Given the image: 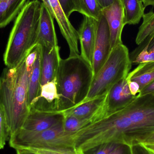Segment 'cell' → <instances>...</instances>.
I'll list each match as a JSON object with an SVG mask.
<instances>
[{
    "mask_svg": "<svg viewBox=\"0 0 154 154\" xmlns=\"http://www.w3.org/2000/svg\"><path fill=\"white\" fill-rule=\"evenodd\" d=\"M27 0H0V29L17 17Z\"/></svg>",
    "mask_w": 154,
    "mask_h": 154,
    "instance_id": "cell-19",
    "label": "cell"
},
{
    "mask_svg": "<svg viewBox=\"0 0 154 154\" xmlns=\"http://www.w3.org/2000/svg\"><path fill=\"white\" fill-rule=\"evenodd\" d=\"M93 78L92 68L80 55L61 59L56 77L58 112L75 107L82 102L88 95Z\"/></svg>",
    "mask_w": 154,
    "mask_h": 154,
    "instance_id": "cell-4",
    "label": "cell"
},
{
    "mask_svg": "<svg viewBox=\"0 0 154 154\" xmlns=\"http://www.w3.org/2000/svg\"><path fill=\"white\" fill-rule=\"evenodd\" d=\"M126 79L127 80L129 90L131 94L133 96H137L141 92L140 86L138 85V83H137L135 82L128 79L127 77Z\"/></svg>",
    "mask_w": 154,
    "mask_h": 154,
    "instance_id": "cell-31",
    "label": "cell"
},
{
    "mask_svg": "<svg viewBox=\"0 0 154 154\" xmlns=\"http://www.w3.org/2000/svg\"><path fill=\"white\" fill-rule=\"evenodd\" d=\"M109 154H133L132 146L127 144L119 143Z\"/></svg>",
    "mask_w": 154,
    "mask_h": 154,
    "instance_id": "cell-30",
    "label": "cell"
},
{
    "mask_svg": "<svg viewBox=\"0 0 154 154\" xmlns=\"http://www.w3.org/2000/svg\"><path fill=\"white\" fill-rule=\"evenodd\" d=\"M149 152L154 154V142H144L141 143Z\"/></svg>",
    "mask_w": 154,
    "mask_h": 154,
    "instance_id": "cell-35",
    "label": "cell"
},
{
    "mask_svg": "<svg viewBox=\"0 0 154 154\" xmlns=\"http://www.w3.org/2000/svg\"><path fill=\"white\" fill-rule=\"evenodd\" d=\"M111 51L109 29L106 20L102 14L98 22L93 57V77L105 64Z\"/></svg>",
    "mask_w": 154,
    "mask_h": 154,
    "instance_id": "cell-9",
    "label": "cell"
},
{
    "mask_svg": "<svg viewBox=\"0 0 154 154\" xmlns=\"http://www.w3.org/2000/svg\"><path fill=\"white\" fill-rule=\"evenodd\" d=\"M37 44L48 48L58 46L54 26V17L50 9L43 2H42Z\"/></svg>",
    "mask_w": 154,
    "mask_h": 154,
    "instance_id": "cell-14",
    "label": "cell"
},
{
    "mask_svg": "<svg viewBox=\"0 0 154 154\" xmlns=\"http://www.w3.org/2000/svg\"><path fill=\"white\" fill-rule=\"evenodd\" d=\"M136 97L130 92L126 78L121 80L108 92L106 102V116L124 108Z\"/></svg>",
    "mask_w": 154,
    "mask_h": 154,
    "instance_id": "cell-13",
    "label": "cell"
},
{
    "mask_svg": "<svg viewBox=\"0 0 154 154\" xmlns=\"http://www.w3.org/2000/svg\"><path fill=\"white\" fill-rule=\"evenodd\" d=\"M133 154H153L141 143L132 146Z\"/></svg>",
    "mask_w": 154,
    "mask_h": 154,
    "instance_id": "cell-32",
    "label": "cell"
},
{
    "mask_svg": "<svg viewBox=\"0 0 154 154\" xmlns=\"http://www.w3.org/2000/svg\"><path fill=\"white\" fill-rule=\"evenodd\" d=\"M143 22L139 28L136 38V43L139 45L150 35L154 33V12L152 9L143 16Z\"/></svg>",
    "mask_w": 154,
    "mask_h": 154,
    "instance_id": "cell-21",
    "label": "cell"
},
{
    "mask_svg": "<svg viewBox=\"0 0 154 154\" xmlns=\"http://www.w3.org/2000/svg\"><path fill=\"white\" fill-rule=\"evenodd\" d=\"M10 137V130L6 115L3 108L0 104V149L4 148L6 142Z\"/></svg>",
    "mask_w": 154,
    "mask_h": 154,
    "instance_id": "cell-24",
    "label": "cell"
},
{
    "mask_svg": "<svg viewBox=\"0 0 154 154\" xmlns=\"http://www.w3.org/2000/svg\"><path fill=\"white\" fill-rule=\"evenodd\" d=\"M50 9L54 18L56 19L61 34L65 38L69 50V56L80 55L79 47L78 31L71 24L61 8L58 0H48Z\"/></svg>",
    "mask_w": 154,
    "mask_h": 154,
    "instance_id": "cell-7",
    "label": "cell"
},
{
    "mask_svg": "<svg viewBox=\"0 0 154 154\" xmlns=\"http://www.w3.org/2000/svg\"><path fill=\"white\" fill-rule=\"evenodd\" d=\"M67 18L74 12H79L78 0H58Z\"/></svg>",
    "mask_w": 154,
    "mask_h": 154,
    "instance_id": "cell-28",
    "label": "cell"
},
{
    "mask_svg": "<svg viewBox=\"0 0 154 154\" xmlns=\"http://www.w3.org/2000/svg\"><path fill=\"white\" fill-rule=\"evenodd\" d=\"M143 2L144 6L145 7L148 5L154 6V0H141Z\"/></svg>",
    "mask_w": 154,
    "mask_h": 154,
    "instance_id": "cell-36",
    "label": "cell"
},
{
    "mask_svg": "<svg viewBox=\"0 0 154 154\" xmlns=\"http://www.w3.org/2000/svg\"><path fill=\"white\" fill-rule=\"evenodd\" d=\"M73 134L65 132L63 122L45 131L31 132L21 129L9 139L15 150L40 148H75Z\"/></svg>",
    "mask_w": 154,
    "mask_h": 154,
    "instance_id": "cell-6",
    "label": "cell"
},
{
    "mask_svg": "<svg viewBox=\"0 0 154 154\" xmlns=\"http://www.w3.org/2000/svg\"><path fill=\"white\" fill-rule=\"evenodd\" d=\"M149 61H154V45L148 50L143 49L141 51L131 62L132 65H135Z\"/></svg>",
    "mask_w": 154,
    "mask_h": 154,
    "instance_id": "cell-27",
    "label": "cell"
},
{
    "mask_svg": "<svg viewBox=\"0 0 154 154\" xmlns=\"http://www.w3.org/2000/svg\"><path fill=\"white\" fill-rule=\"evenodd\" d=\"M98 22L91 17L84 16L78 31L81 57L90 66L93 71L94 48L97 37Z\"/></svg>",
    "mask_w": 154,
    "mask_h": 154,
    "instance_id": "cell-8",
    "label": "cell"
},
{
    "mask_svg": "<svg viewBox=\"0 0 154 154\" xmlns=\"http://www.w3.org/2000/svg\"><path fill=\"white\" fill-rule=\"evenodd\" d=\"M91 123V122L89 119H82L71 115H66L64 116L63 128L65 132L74 134Z\"/></svg>",
    "mask_w": 154,
    "mask_h": 154,
    "instance_id": "cell-23",
    "label": "cell"
},
{
    "mask_svg": "<svg viewBox=\"0 0 154 154\" xmlns=\"http://www.w3.org/2000/svg\"><path fill=\"white\" fill-rule=\"evenodd\" d=\"M127 79L138 83L141 91L154 80V61L138 64L135 69L129 72Z\"/></svg>",
    "mask_w": 154,
    "mask_h": 154,
    "instance_id": "cell-18",
    "label": "cell"
},
{
    "mask_svg": "<svg viewBox=\"0 0 154 154\" xmlns=\"http://www.w3.org/2000/svg\"><path fill=\"white\" fill-rule=\"evenodd\" d=\"M42 2L44 3L46 5H47V7L50 9V6L49 4L48 1V0H42Z\"/></svg>",
    "mask_w": 154,
    "mask_h": 154,
    "instance_id": "cell-39",
    "label": "cell"
},
{
    "mask_svg": "<svg viewBox=\"0 0 154 154\" xmlns=\"http://www.w3.org/2000/svg\"><path fill=\"white\" fill-rule=\"evenodd\" d=\"M26 58L16 67L4 69L0 76V104L6 115L10 137L22 128L30 109L28 88L31 75Z\"/></svg>",
    "mask_w": 154,
    "mask_h": 154,
    "instance_id": "cell-2",
    "label": "cell"
},
{
    "mask_svg": "<svg viewBox=\"0 0 154 154\" xmlns=\"http://www.w3.org/2000/svg\"><path fill=\"white\" fill-rule=\"evenodd\" d=\"M60 50L58 46L51 48L41 46V86L53 80L57 77L61 59Z\"/></svg>",
    "mask_w": 154,
    "mask_h": 154,
    "instance_id": "cell-15",
    "label": "cell"
},
{
    "mask_svg": "<svg viewBox=\"0 0 154 154\" xmlns=\"http://www.w3.org/2000/svg\"><path fill=\"white\" fill-rule=\"evenodd\" d=\"M42 3L28 1L15 19L4 54L5 64L17 67L37 45Z\"/></svg>",
    "mask_w": 154,
    "mask_h": 154,
    "instance_id": "cell-3",
    "label": "cell"
},
{
    "mask_svg": "<svg viewBox=\"0 0 154 154\" xmlns=\"http://www.w3.org/2000/svg\"><path fill=\"white\" fill-rule=\"evenodd\" d=\"M119 142H109L95 146L81 152L82 154H109L116 147Z\"/></svg>",
    "mask_w": 154,
    "mask_h": 154,
    "instance_id": "cell-25",
    "label": "cell"
},
{
    "mask_svg": "<svg viewBox=\"0 0 154 154\" xmlns=\"http://www.w3.org/2000/svg\"><path fill=\"white\" fill-rule=\"evenodd\" d=\"M101 9L106 8L112 4L115 0H97Z\"/></svg>",
    "mask_w": 154,
    "mask_h": 154,
    "instance_id": "cell-34",
    "label": "cell"
},
{
    "mask_svg": "<svg viewBox=\"0 0 154 154\" xmlns=\"http://www.w3.org/2000/svg\"><path fill=\"white\" fill-rule=\"evenodd\" d=\"M145 95H154V80L148 86L143 89L138 96Z\"/></svg>",
    "mask_w": 154,
    "mask_h": 154,
    "instance_id": "cell-33",
    "label": "cell"
},
{
    "mask_svg": "<svg viewBox=\"0 0 154 154\" xmlns=\"http://www.w3.org/2000/svg\"><path fill=\"white\" fill-rule=\"evenodd\" d=\"M64 119L62 112H49L30 108L21 129L31 132L45 131L62 123Z\"/></svg>",
    "mask_w": 154,
    "mask_h": 154,
    "instance_id": "cell-10",
    "label": "cell"
},
{
    "mask_svg": "<svg viewBox=\"0 0 154 154\" xmlns=\"http://www.w3.org/2000/svg\"><path fill=\"white\" fill-rule=\"evenodd\" d=\"M25 150L38 154H82L75 148H40Z\"/></svg>",
    "mask_w": 154,
    "mask_h": 154,
    "instance_id": "cell-26",
    "label": "cell"
},
{
    "mask_svg": "<svg viewBox=\"0 0 154 154\" xmlns=\"http://www.w3.org/2000/svg\"><path fill=\"white\" fill-rule=\"evenodd\" d=\"M124 10L125 25L138 24L144 14L145 7L141 0H121Z\"/></svg>",
    "mask_w": 154,
    "mask_h": 154,
    "instance_id": "cell-20",
    "label": "cell"
},
{
    "mask_svg": "<svg viewBox=\"0 0 154 154\" xmlns=\"http://www.w3.org/2000/svg\"><path fill=\"white\" fill-rule=\"evenodd\" d=\"M38 45L37 58L33 66L31 74L30 76L28 88V100L30 106H32L39 95L41 89V46Z\"/></svg>",
    "mask_w": 154,
    "mask_h": 154,
    "instance_id": "cell-17",
    "label": "cell"
},
{
    "mask_svg": "<svg viewBox=\"0 0 154 154\" xmlns=\"http://www.w3.org/2000/svg\"><path fill=\"white\" fill-rule=\"evenodd\" d=\"M79 13L98 21L102 15V9L97 0H78Z\"/></svg>",
    "mask_w": 154,
    "mask_h": 154,
    "instance_id": "cell-22",
    "label": "cell"
},
{
    "mask_svg": "<svg viewBox=\"0 0 154 154\" xmlns=\"http://www.w3.org/2000/svg\"><path fill=\"white\" fill-rule=\"evenodd\" d=\"M154 133V95L137 96L124 108L88 126L91 145L109 142L132 146L145 142Z\"/></svg>",
    "mask_w": 154,
    "mask_h": 154,
    "instance_id": "cell-1",
    "label": "cell"
},
{
    "mask_svg": "<svg viewBox=\"0 0 154 154\" xmlns=\"http://www.w3.org/2000/svg\"><path fill=\"white\" fill-rule=\"evenodd\" d=\"M109 29L111 50L123 43L122 33L124 24V10L121 0H115L109 6L102 9Z\"/></svg>",
    "mask_w": 154,
    "mask_h": 154,
    "instance_id": "cell-11",
    "label": "cell"
},
{
    "mask_svg": "<svg viewBox=\"0 0 154 154\" xmlns=\"http://www.w3.org/2000/svg\"><path fill=\"white\" fill-rule=\"evenodd\" d=\"M145 142H154V133L147 139Z\"/></svg>",
    "mask_w": 154,
    "mask_h": 154,
    "instance_id": "cell-38",
    "label": "cell"
},
{
    "mask_svg": "<svg viewBox=\"0 0 154 154\" xmlns=\"http://www.w3.org/2000/svg\"><path fill=\"white\" fill-rule=\"evenodd\" d=\"M154 45V33L148 37L143 43L138 45V47L133 51L130 54L131 61L135 58L138 53L143 49L148 50L151 47Z\"/></svg>",
    "mask_w": 154,
    "mask_h": 154,
    "instance_id": "cell-29",
    "label": "cell"
},
{
    "mask_svg": "<svg viewBox=\"0 0 154 154\" xmlns=\"http://www.w3.org/2000/svg\"><path fill=\"white\" fill-rule=\"evenodd\" d=\"M107 94L108 92L95 97L62 113L64 116L71 115L82 119H89L91 124L101 119L106 115V102Z\"/></svg>",
    "mask_w": 154,
    "mask_h": 154,
    "instance_id": "cell-12",
    "label": "cell"
},
{
    "mask_svg": "<svg viewBox=\"0 0 154 154\" xmlns=\"http://www.w3.org/2000/svg\"><path fill=\"white\" fill-rule=\"evenodd\" d=\"M16 151L17 154H38L33 152L25 150H17Z\"/></svg>",
    "mask_w": 154,
    "mask_h": 154,
    "instance_id": "cell-37",
    "label": "cell"
},
{
    "mask_svg": "<svg viewBox=\"0 0 154 154\" xmlns=\"http://www.w3.org/2000/svg\"><path fill=\"white\" fill-rule=\"evenodd\" d=\"M58 100L56 78L53 80L41 86L39 95L30 108L42 111L58 112Z\"/></svg>",
    "mask_w": 154,
    "mask_h": 154,
    "instance_id": "cell-16",
    "label": "cell"
},
{
    "mask_svg": "<svg viewBox=\"0 0 154 154\" xmlns=\"http://www.w3.org/2000/svg\"><path fill=\"white\" fill-rule=\"evenodd\" d=\"M132 66L126 46L122 43L113 48L105 64L93 77L88 95L80 104L108 92L114 85L127 77Z\"/></svg>",
    "mask_w": 154,
    "mask_h": 154,
    "instance_id": "cell-5",
    "label": "cell"
}]
</instances>
